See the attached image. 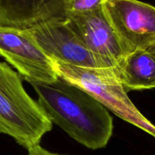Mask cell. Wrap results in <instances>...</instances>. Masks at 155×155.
Segmentation results:
<instances>
[{"instance_id":"obj_1","label":"cell","mask_w":155,"mask_h":155,"mask_svg":"<svg viewBox=\"0 0 155 155\" xmlns=\"http://www.w3.org/2000/svg\"><path fill=\"white\" fill-rule=\"evenodd\" d=\"M31 85L51 122L88 148L106 147L113 134V119L98 100L59 76L54 81Z\"/></svg>"},{"instance_id":"obj_2","label":"cell","mask_w":155,"mask_h":155,"mask_svg":"<svg viewBox=\"0 0 155 155\" xmlns=\"http://www.w3.org/2000/svg\"><path fill=\"white\" fill-rule=\"evenodd\" d=\"M52 126L40 104L26 92L21 75L0 62V133L29 150L39 144Z\"/></svg>"},{"instance_id":"obj_3","label":"cell","mask_w":155,"mask_h":155,"mask_svg":"<svg viewBox=\"0 0 155 155\" xmlns=\"http://www.w3.org/2000/svg\"><path fill=\"white\" fill-rule=\"evenodd\" d=\"M52 62L59 77L87 91L106 109L155 138V126L129 98L116 67L85 68Z\"/></svg>"},{"instance_id":"obj_4","label":"cell","mask_w":155,"mask_h":155,"mask_svg":"<svg viewBox=\"0 0 155 155\" xmlns=\"http://www.w3.org/2000/svg\"><path fill=\"white\" fill-rule=\"evenodd\" d=\"M26 30L54 62L85 68L117 67L112 62L86 48L71 30L65 18L47 20Z\"/></svg>"},{"instance_id":"obj_5","label":"cell","mask_w":155,"mask_h":155,"mask_svg":"<svg viewBox=\"0 0 155 155\" xmlns=\"http://www.w3.org/2000/svg\"><path fill=\"white\" fill-rule=\"evenodd\" d=\"M102 8L126 54L155 45V6L139 0H104Z\"/></svg>"},{"instance_id":"obj_6","label":"cell","mask_w":155,"mask_h":155,"mask_svg":"<svg viewBox=\"0 0 155 155\" xmlns=\"http://www.w3.org/2000/svg\"><path fill=\"white\" fill-rule=\"evenodd\" d=\"M0 56L30 84L58 78L52 60L26 29L0 25Z\"/></svg>"},{"instance_id":"obj_7","label":"cell","mask_w":155,"mask_h":155,"mask_svg":"<svg viewBox=\"0 0 155 155\" xmlns=\"http://www.w3.org/2000/svg\"><path fill=\"white\" fill-rule=\"evenodd\" d=\"M65 19L80 40L95 54L116 66L127 56L102 7L86 13L67 15Z\"/></svg>"},{"instance_id":"obj_8","label":"cell","mask_w":155,"mask_h":155,"mask_svg":"<svg viewBox=\"0 0 155 155\" xmlns=\"http://www.w3.org/2000/svg\"><path fill=\"white\" fill-rule=\"evenodd\" d=\"M70 0H0V25L27 29L47 20L64 18Z\"/></svg>"},{"instance_id":"obj_9","label":"cell","mask_w":155,"mask_h":155,"mask_svg":"<svg viewBox=\"0 0 155 155\" xmlns=\"http://www.w3.org/2000/svg\"><path fill=\"white\" fill-rule=\"evenodd\" d=\"M116 68L127 91L155 88V45L130 53Z\"/></svg>"},{"instance_id":"obj_10","label":"cell","mask_w":155,"mask_h":155,"mask_svg":"<svg viewBox=\"0 0 155 155\" xmlns=\"http://www.w3.org/2000/svg\"><path fill=\"white\" fill-rule=\"evenodd\" d=\"M104 0H70L66 8V15L92 12L102 7Z\"/></svg>"},{"instance_id":"obj_11","label":"cell","mask_w":155,"mask_h":155,"mask_svg":"<svg viewBox=\"0 0 155 155\" xmlns=\"http://www.w3.org/2000/svg\"><path fill=\"white\" fill-rule=\"evenodd\" d=\"M27 150H28V154L27 155H66L53 153V152L49 151V150L41 147L40 144H37V145L31 147Z\"/></svg>"}]
</instances>
